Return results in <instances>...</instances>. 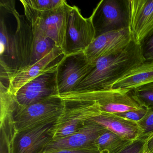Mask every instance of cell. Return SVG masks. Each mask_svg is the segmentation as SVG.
<instances>
[{
  "label": "cell",
  "mask_w": 153,
  "mask_h": 153,
  "mask_svg": "<svg viewBox=\"0 0 153 153\" xmlns=\"http://www.w3.org/2000/svg\"><path fill=\"white\" fill-rule=\"evenodd\" d=\"M57 67L21 87L15 95L17 105L26 106L59 95L57 81Z\"/></svg>",
  "instance_id": "cell-12"
},
{
  "label": "cell",
  "mask_w": 153,
  "mask_h": 153,
  "mask_svg": "<svg viewBox=\"0 0 153 153\" xmlns=\"http://www.w3.org/2000/svg\"><path fill=\"white\" fill-rule=\"evenodd\" d=\"M88 120L97 123L124 140L135 141L141 138L137 122L117 116L114 114L102 113Z\"/></svg>",
  "instance_id": "cell-16"
},
{
  "label": "cell",
  "mask_w": 153,
  "mask_h": 153,
  "mask_svg": "<svg viewBox=\"0 0 153 153\" xmlns=\"http://www.w3.org/2000/svg\"><path fill=\"white\" fill-rule=\"evenodd\" d=\"M132 90L135 98L141 106L147 109L153 107V82Z\"/></svg>",
  "instance_id": "cell-21"
},
{
  "label": "cell",
  "mask_w": 153,
  "mask_h": 153,
  "mask_svg": "<svg viewBox=\"0 0 153 153\" xmlns=\"http://www.w3.org/2000/svg\"><path fill=\"white\" fill-rule=\"evenodd\" d=\"M145 140L139 139L133 141L119 153H143L145 151Z\"/></svg>",
  "instance_id": "cell-24"
},
{
  "label": "cell",
  "mask_w": 153,
  "mask_h": 153,
  "mask_svg": "<svg viewBox=\"0 0 153 153\" xmlns=\"http://www.w3.org/2000/svg\"><path fill=\"white\" fill-rule=\"evenodd\" d=\"M133 39L129 27L110 31L96 37L84 53L89 63L94 65L102 57L123 51Z\"/></svg>",
  "instance_id": "cell-10"
},
{
  "label": "cell",
  "mask_w": 153,
  "mask_h": 153,
  "mask_svg": "<svg viewBox=\"0 0 153 153\" xmlns=\"http://www.w3.org/2000/svg\"><path fill=\"white\" fill-rule=\"evenodd\" d=\"M64 108V101L59 95L26 106H19L16 103L12 116L14 129L22 131L56 122Z\"/></svg>",
  "instance_id": "cell-3"
},
{
  "label": "cell",
  "mask_w": 153,
  "mask_h": 153,
  "mask_svg": "<svg viewBox=\"0 0 153 153\" xmlns=\"http://www.w3.org/2000/svg\"><path fill=\"white\" fill-rule=\"evenodd\" d=\"M94 66L88 62L84 51L64 55L57 67L59 95L72 92L90 73Z\"/></svg>",
  "instance_id": "cell-9"
},
{
  "label": "cell",
  "mask_w": 153,
  "mask_h": 153,
  "mask_svg": "<svg viewBox=\"0 0 153 153\" xmlns=\"http://www.w3.org/2000/svg\"><path fill=\"white\" fill-rule=\"evenodd\" d=\"M143 55L146 61L153 60V35L142 44Z\"/></svg>",
  "instance_id": "cell-25"
},
{
  "label": "cell",
  "mask_w": 153,
  "mask_h": 153,
  "mask_svg": "<svg viewBox=\"0 0 153 153\" xmlns=\"http://www.w3.org/2000/svg\"><path fill=\"white\" fill-rule=\"evenodd\" d=\"M56 122L20 131H15L10 143V153H43L53 140Z\"/></svg>",
  "instance_id": "cell-11"
},
{
  "label": "cell",
  "mask_w": 153,
  "mask_h": 153,
  "mask_svg": "<svg viewBox=\"0 0 153 153\" xmlns=\"http://www.w3.org/2000/svg\"><path fill=\"white\" fill-rule=\"evenodd\" d=\"M25 16L31 25L33 33H39L51 39L63 51L70 13L72 7L66 1L60 7L38 12L23 6Z\"/></svg>",
  "instance_id": "cell-2"
},
{
  "label": "cell",
  "mask_w": 153,
  "mask_h": 153,
  "mask_svg": "<svg viewBox=\"0 0 153 153\" xmlns=\"http://www.w3.org/2000/svg\"><path fill=\"white\" fill-rule=\"evenodd\" d=\"M129 28L137 43L142 45L153 35V0H128Z\"/></svg>",
  "instance_id": "cell-14"
},
{
  "label": "cell",
  "mask_w": 153,
  "mask_h": 153,
  "mask_svg": "<svg viewBox=\"0 0 153 153\" xmlns=\"http://www.w3.org/2000/svg\"><path fill=\"white\" fill-rule=\"evenodd\" d=\"M144 140L145 152L146 153H153V133Z\"/></svg>",
  "instance_id": "cell-27"
},
{
  "label": "cell",
  "mask_w": 153,
  "mask_h": 153,
  "mask_svg": "<svg viewBox=\"0 0 153 153\" xmlns=\"http://www.w3.org/2000/svg\"><path fill=\"white\" fill-rule=\"evenodd\" d=\"M153 82V60L134 67L112 85L111 88L134 89Z\"/></svg>",
  "instance_id": "cell-17"
},
{
  "label": "cell",
  "mask_w": 153,
  "mask_h": 153,
  "mask_svg": "<svg viewBox=\"0 0 153 153\" xmlns=\"http://www.w3.org/2000/svg\"><path fill=\"white\" fill-rule=\"evenodd\" d=\"M133 141L124 140L107 129L97 139L95 145L102 153H119Z\"/></svg>",
  "instance_id": "cell-18"
},
{
  "label": "cell",
  "mask_w": 153,
  "mask_h": 153,
  "mask_svg": "<svg viewBox=\"0 0 153 153\" xmlns=\"http://www.w3.org/2000/svg\"><path fill=\"white\" fill-rule=\"evenodd\" d=\"M64 55L63 51L56 46L36 63L12 73L8 77V92L15 95L21 87L31 80L57 68Z\"/></svg>",
  "instance_id": "cell-13"
},
{
  "label": "cell",
  "mask_w": 153,
  "mask_h": 153,
  "mask_svg": "<svg viewBox=\"0 0 153 153\" xmlns=\"http://www.w3.org/2000/svg\"><path fill=\"white\" fill-rule=\"evenodd\" d=\"M59 96L63 100L96 101L100 105L102 113H119L145 108L138 102L132 89L110 88L70 93Z\"/></svg>",
  "instance_id": "cell-4"
},
{
  "label": "cell",
  "mask_w": 153,
  "mask_h": 153,
  "mask_svg": "<svg viewBox=\"0 0 153 153\" xmlns=\"http://www.w3.org/2000/svg\"><path fill=\"white\" fill-rule=\"evenodd\" d=\"M95 37L92 16L84 17L77 7H72L66 32L64 54L85 51Z\"/></svg>",
  "instance_id": "cell-8"
},
{
  "label": "cell",
  "mask_w": 153,
  "mask_h": 153,
  "mask_svg": "<svg viewBox=\"0 0 153 153\" xmlns=\"http://www.w3.org/2000/svg\"><path fill=\"white\" fill-rule=\"evenodd\" d=\"M147 111L146 108H141L139 110L129 111L114 114L117 116L130 120L138 122L145 116Z\"/></svg>",
  "instance_id": "cell-23"
},
{
  "label": "cell",
  "mask_w": 153,
  "mask_h": 153,
  "mask_svg": "<svg viewBox=\"0 0 153 153\" xmlns=\"http://www.w3.org/2000/svg\"><path fill=\"white\" fill-rule=\"evenodd\" d=\"M43 153H103L97 148H82L62 149Z\"/></svg>",
  "instance_id": "cell-26"
},
{
  "label": "cell",
  "mask_w": 153,
  "mask_h": 153,
  "mask_svg": "<svg viewBox=\"0 0 153 153\" xmlns=\"http://www.w3.org/2000/svg\"><path fill=\"white\" fill-rule=\"evenodd\" d=\"M63 101L65 108L55 123L53 140L75 133L82 128L88 120L102 113L99 104L95 101Z\"/></svg>",
  "instance_id": "cell-5"
},
{
  "label": "cell",
  "mask_w": 153,
  "mask_h": 153,
  "mask_svg": "<svg viewBox=\"0 0 153 153\" xmlns=\"http://www.w3.org/2000/svg\"><path fill=\"white\" fill-rule=\"evenodd\" d=\"M91 16L96 37L110 31L129 27L128 0H102Z\"/></svg>",
  "instance_id": "cell-6"
},
{
  "label": "cell",
  "mask_w": 153,
  "mask_h": 153,
  "mask_svg": "<svg viewBox=\"0 0 153 153\" xmlns=\"http://www.w3.org/2000/svg\"><path fill=\"white\" fill-rule=\"evenodd\" d=\"M106 130L97 123L88 120L85 125L78 131L65 137L53 140L45 149L43 153L62 149H97L96 140Z\"/></svg>",
  "instance_id": "cell-15"
},
{
  "label": "cell",
  "mask_w": 153,
  "mask_h": 153,
  "mask_svg": "<svg viewBox=\"0 0 153 153\" xmlns=\"http://www.w3.org/2000/svg\"><path fill=\"white\" fill-rule=\"evenodd\" d=\"M64 0H21L23 6L38 11L45 12L57 8L63 4Z\"/></svg>",
  "instance_id": "cell-20"
},
{
  "label": "cell",
  "mask_w": 153,
  "mask_h": 153,
  "mask_svg": "<svg viewBox=\"0 0 153 153\" xmlns=\"http://www.w3.org/2000/svg\"><path fill=\"white\" fill-rule=\"evenodd\" d=\"M14 2V1H1L0 3L1 7L10 11L16 20V31L13 35V58L15 69L13 73L30 65L33 39L30 23L25 16L19 15L17 12Z\"/></svg>",
  "instance_id": "cell-7"
},
{
  "label": "cell",
  "mask_w": 153,
  "mask_h": 153,
  "mask_svg": "<svg viewBox=\"0 0 153 153\" xmlns=\"http://www.w3.org/2000/svg\"><path fill=\"white\" fill-rule=\"evenodd\" d=\"M141 132L140 139H145L153 133V107L148 108L143 118L138 122Z\"/></svg>",
  "instance_id": "cell-22"
},
{
  "label": "cell",
  "mask_w": 153,
  "mask_h": 153,
  "mask_svg": "<svg viewBox=\"0 0 153 153\" xmlns=\"http://www.w3.org/2000/svg\"><path fill=\"white\" fill-rule=\"evenodd\" d=\"M33 50L30 65L36 63L49 54L56 47L55 42L39 33H33Z\"/></svg>",
  "instance_id": "cell-19"
},
{
  "label": "cell",
  "mask_w": 153,
  "mask_h": 153,
  "mask_svg": "<svg viewBox=\"0 0 153 153\" xmlns=\"http://www.w3.org/2000/svg\"><path fill=\"white\" fill-rule=\"evenodd\" d=\"M146 153V152H145V151H144V153Z\"/></svg>",
  "instance_id": "cell-28"
},
{
  "label": "cell",
  "mask_w": 153,
  "mask_h": 153,
  "mask_svg": "<svg viewBox=\"0 0 153 153\" xmlns=\"http://www.w3.org/2000/svg\"><path fill=\"white\" fill-rule=\"evenodd\" d=\"M146 61L142 46L133 39L123 51L98 59L90 73L71 93L110 89L127 72Z\"/></svg>",
  "instance_id": "cell-1"
}]
</instances>
